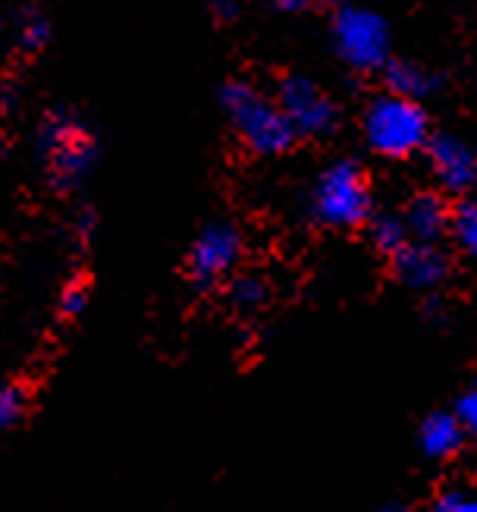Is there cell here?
I'll list each match as a JSON object with an SVG mask.
<instances>
[{
	"instance_id": "cell-23",
	"label": "cell",
	"mask_w": 477,
	"mask_h": 512,
	"mask_svg": "<svg viewBox=\"0 0 477 512\" xmlns=\"http://www.w3.org/2000/svg\"><path fill=\"white\" fill-rule=\"evenodd\" d=\"M204 4H208L211 16L220 22V26H230V22H236L242 13V0H204Z\"/></svg>"
},
{
	"instance_id": "cell-20",
	"label": "cell",
	"mask_w": 477,
	"mask_h": 512,
	"mask_svg": "<svg viewBox=\"0 0 477 512\" xmlns=\"http://www.w3.org/2000/svg\"><path fill=\"white\" fill-rule=\"evenodd\" d=\"M452 412L459 415V421H462V428H465L468 440L477 443V384H471V387H465V390L459 393V399H456V406H452Z\"/></svg>"
},
{
	"instance_id": "cell-16",
	"label": "cell",
	"mask_w": 477,
	"mask_h": 512,
	"mask_svg": "<svg viewBox=\"0 0 477 512\" xmlns=\"http://www.w3.org/2000/svg\"><path fill=\"white\" fill-rule=\"evenodd\" d=\"M88 302H92V277H88V274H73L70 280L60 286V293H57V302H54L57 318L63 324L79 321L85 315Z\"/></svg>"
},
{
	"instance_id": "cell-11",
	"label": "cell",
	"mask_w": 477,
	"mask_h": 512,
	"mask_svg": "<svg viewBox=\"0 0 477 512\" xmlns=\"http://www.w3.org/2000/svg\"><path fill=\"white\" fill-rule=\"evenodd\" d=\"M468 443V434L462 428L459 415L452 409H437L421 418L415 431V447L430 462H449L456 459Z\"/></svg>"
},
{
	"instance_id": "cell-7",
	"label": "cell",
	"mask_w": 477,
	"mask_h": 512,
	"mask_svg": "<svg viewBox=\"0 0 477 512\" xmlns=\"http://www.w3.org/2000/svg\"><path fill=\"white\" fill-rule=\"evenodd\" d=\"M277 104L292 123L299 139H327L339 129L343 110L321 85L305 76H283L277 88Z\"/></svg>"
},
{
	"instance_id": "cell-5",
	"label": "cell",
	"mask_w": 477,
	"mask_h": 512,
	"mask_svg": "<svg viewBox=\"0 0 477 512\" xmlns=\"http://www.w3.org/2000/svg\"><path fill=\"white\" fill-rule=\"evenodd\" d=\"M242 252L245 242L236 224H230V220H208L189 242L183 264L189 283L198 293H214V289L226 286L239 274Z\"/></svg>"
},
{
	"instance_id": "cell-3",
	"label": "cell",
	"mask_w": 477,
	"mask_h": 512,
	"mask_svg": "<svg viewBox=\"0 0 477 512\" xmlns=\"http://www.w3.org/2000/svg\"><path fill=\"white\" fill-rule=\"evenodd\" d=\"M374 214L371 176L355 158H339L317 173L308 192V217L317 227L349 233L368 227Z\"/></svg>"
},
{
	"instance_id": "cell-21",
	"label": "cell",
	"mask_w": 477,
	"mask_h": 512,
	"mask_svg": "<svg viewBox=\"0 0 477 512\" xmlns=\"http://www.w3.org/2000/svg\"><path fill=\"white\" fill-rule=\"evenodd\" d=\"M280 13H305V10H339L346 0H267Z\"/></svg>"
},
{
	"instance_id": "cell-9",
	"label": "cell",
	"mask_w": 477,
	"mask_h": 512,
	"mask_svg": "<svg viewBox=\"0 0 477 512\" xmlns=\"http://www.w3.org/2000/svg\"><path fill=\"white\" fill-rule=\"evenodd\" d=\"M390 267L405 289L421 296H440V289L452 277V261L443 246H421V242H412L396 258H390Z\"/></svg>"
},
{
	"instance_id": "cell-15",
	"label": "cell",
	"mask_w": 477,
	"mask_h": 512,
	"mask_svg": "<svg viewBox=\"0 0 477 512\" xmlns=\"http://www.w3.org/2000/svg\"><path fill=\"white\" fill-rule=\"evenodd\" d=\"M226 299L239 315H255L270 299V286L261 274H236L226 283Z\"/></svg>"
},
{
	"instance_id": "cell-2",
	"label": "cell",
	"mask_w": 477,
	"mask_h": 512,
	"mask_svg": "<svg viewBox=\"0 0 477 512\" xmlns=\"http://www.w3.org/2000/svg\"><path fill=\"white\" fill-rule=\"evenodd\" d=\"M217 98H220V110L236 132V139L255 158H280V154L292 151V145L299 142L277 98H267L252 82L226 79Z\"/></svg>"
},
{
	"instance_id": "cell-1",
	"label": "cell",
	"mask_w": 477,
	"mask_h": 512,
	"mask_svg": "<svg viewBox=\"0 0 477 512\" xmlns=\"http://www.w3.org/2000/svg\"><path fill=\"white\" fill-rule=\"evenodd\" d=\"M38 158L48 186L57 195H70L98 167V136L76 110L54 107L38 123Z\"/></svg>"
},
{
	"instance_id": "cell-18",
	"label": "cell",
	"mask_w": 477,
	"mask_h": 512,
	"mask_svg": "<svg viewBox=\"0 0 477 512\" xmlns=\"http://www.w3.org/2000/svg\"><path fill=\"white\" fill-rule=\"evenodd\" d=\"M430 512H477V487L471 484H449L434 497Z\"/></svg>"
},
{
	"instance_id": "cell-13",
	"label": "cell",
	"mask_w": 477,
	"mask_h": 512,
	"mask_svg": "<svg viewBox=\"0 0 477 512\" xmlns=\"http://www.w3.org/2000/svg\"><path fill=\"white\" fill-rule=\"evenodd\" d=\"M368 239H371V246L386 258H396L402 249L412 246V233H408V227H405L402 211L399 214L396 211H377L368 224Z\"/></svg>"
},
{
	"instance_id": "cell-19",
	"label": "cell",
	"mask_w": 477,
	"mask_h": 512,
	"mask_svg": "<svg viewBox=\"0 0 477 512\" xmlns=\"http://www.w3.org/2000/svg\"><path fill=\"white\" fill-rule=\"evenodd\" d=\"M51 41V26L41 16H26L19 26V48L26 54H41Z\"/></svg>"
},
{
	"instance_id": "cell-4",
	"label": "cell",
	"mask_w": 477,
	"mask_h": 512,
	"mask_svg": "<svg viewBox=\"0 0 477 512\" xmlns=\"http://www.w3.org/2000/svg\"><path fill=\"white\" fill-rule=\"evenodd\" d=\"M361 136L365 145L386 161H405L412 154L424 151L434 139L430 132V117L421 101H408L399 95L383 92L368 101L361 114Z\"/></svg>"
},
{
	"instance_id": "cell-17",
	"label": "cell",
	"mask_w": 477,
	"mask_h": 512,
	"mask_svg": "<svg viewBox=\"0 0 477 512\" xmlns=\"http://www.w3.org/2000/svg\"><path fill=\"white\" fill-rule=\"evenodd\" d=\"M29 409H32L29 387L22 381H7L4 390H0V428L16 431L29 418Z\"/></svg>"
},
{
	"instance_id": "cell-8",
	"label": "cell",
	"mask_w": 477,
	"mask_h": 512,
	"mask_svg": "<svg viewBox=\"0 0 477 512\" xmlns=\"http://www.w3.org/2000/svg\"><path fill=\"white\" fill-rule=\"evenodd\" d=\"M424 158L443 195L468 198V192L477 183V151L465 139L449 136V132H437L427 142Z\"/></svg>"
},
{
	"instance_id": "cell-10",
	"label": "cell",
	"mask_w": 477,
	"mask_h": 512,
	"mask_svg": "<svg viewBox=\"0 0 477 512\" xmlns=\"http://www.w3.org/2000/svg\"><path fill=\"white\" fill-rule=\"evenodd\" d=\"M402 217H405L408 233H412V242H421V246H443V239H449L452 202L443 192L421 189L405 202Z\"/></svg>"
},
{
	"instance_id": "cell-12",
	"label": "cell",
	"mask_w": 477,
	"mask_h": 512,
	"mask_svg": "<svg viewBox=\"0 0 477 512\" xmlns=\"http://www.w3.org/2000/svg\"><path fill=\"white\" fill-rule=\"evenodd\" d=\"M380 79H383V92L408 98V101H421L437 88L434 73L412 60H396V57L380 70Z\"/></svg>"
},
{
	"instance_id": "cell-14",
	"label": "cell",
	"mask_w": 477,
	"mask_h": 512,
	"mask_svg": "<svg viewBox=\"0 0 477 512\" xmlns=\"http://www.w3.org/2000/svg\"><path fill=\"white\" fill-rule=\"evenodd\" d=\"M449 239L465 258L477 261V198H456L452 202Z\"/></svg>"
},
{
	"instance_id": "cell-6",
	"label": "cell",
	"mask_w": 477,
	"mask_h": 512,
	"mask_svg": "<svg viewBox=\"0 0 477 512\" xmlns=\"http://www.w3.org/2000/svg\"><path fill=\"white\" fill-rule=\"evenodd\" d=\"M333 51L358 73H380L390 63V29L386 22L361 7H339L333 13Z\"/></svg>"
},
{
	"instance_id": "cell-24",
	"label": "cell",
	"mask_w": 477,
	"mask_h": 512,
	"mask_svg": "<svg viewBox=\"0 0 477 512\" xmlns=\"http://www.w3.org/2000/svg\"><path fill=\"white\" fill-rule=\"evenodd\" d=\"M377 512H412V509H408L405 503H383Z\"/></svg>"
},
{
	"instance_id": "cell-22",
	"label": "cell",
	"mask_w": 477,
	"mask_h": 512,
	"mask_svg": "<svg viewBox=\"0 0 477 512\" xmlns=\"http://www.w3.org/2000/svg\"><path fill=\"white\" fill-rule=\"evenodd\" d=\"M95 227H98V217H95V211L88 208V205L73 214V239L79 242V246H88V242H92Z\"/></svg>"
}]
</instances>
